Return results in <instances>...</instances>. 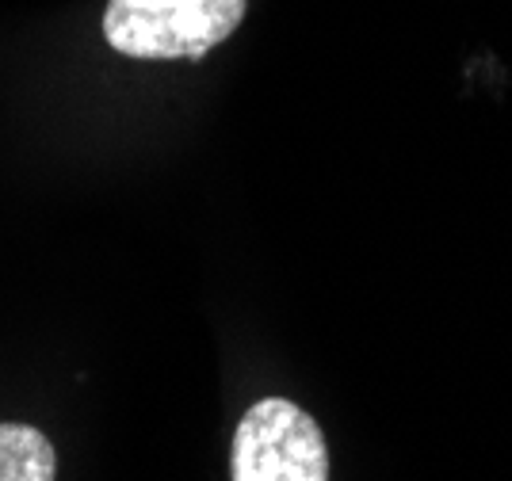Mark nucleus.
<instances>
[{
	"instance_id": "1",
	"label": "nucleus",
	"mask_w": 512,
	"mask_h": 481,
	"mask_svg": "<svg viewBox=\"0 0 512 481\" xmlns=\"http://www.w3.org/2000/svg\"><path fill=\"white\" fill-rule=\"evenodd\" d=\"M249 0H107L104 39L142 62L203 58L234 35Z\"/></svg>"
},
{
	"instance_id": "2",
	"label": "nucleus",
	"mask_w": 512,
	"mask_h": 481,
	"mask_svg": "<svg viewBox=\"0 0 512 481\" xmlns=\"http://www.w3.org/2000/svg\"><path fill=\"white\" fill-rule=\"evenodd\" d=\"M234 481H329V447L318 420L287 398H264L234 432Z\"/></svg>"
},
{
	"instance_id": "3",
	"label": "nucleus",
	"mask_w": 512,
	"mask_h": 481,
	"mask_svg": "<svg viewBox=\"0 0 512 481\" xmlns=\"http://www.w3.org/2000/svg\"><path fill=\"white\" fill-rule=\"evenodd\" d=\"M54 443L31 424H0V481H54Z\"/></svg>"
}]
</instances>
